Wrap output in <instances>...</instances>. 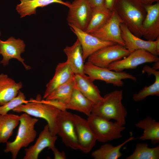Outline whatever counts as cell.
<instances>
[{
  "label": "cell",
  "mask_w": 159,
  "mask_h": 159,
  "mask_svg": "<svg viewBox=\"0 0 159 159\" xmlns=\"http://www.w3.org/2000/svg\"><path fill=\"white\" fill-rule=\"evenodd\" d=\"M112 10L133 34L143 37L142 24L146 12L140 0H116Z\"/></svg>",
  "instance_id": "6da1fadb"
},
{
  "label": "cell",
  "mask_w": 159,
  "mask_h": 159,
  "mask_svg": "<svg viewBox=\"0 0 159 159\" xmlns=\"http://www.w3.org/2000/svg\"><path fill=\"white\" fill-rule=\"evenodd\" d=\"M123 91L116 90L106 94L94 105L92 112L108 120L113 119L123 126L126 124L127 110L122 103Z\"/></svg>",
  "instance_id": "7a4b0ae2"
},
{
  "label": "cell",
  "mask_w": 159,
  "mask_h": 159,
  "mask_svg": "<svg viewBox=\"0 0 159 159\" xmlns=\"http://www.w3.org/2000/svg\"><path fill=\"white\" fill-rule=\"evenodd\" d=\"M42 97L38 94L35 99H31L27 102L22 104L12 110L14 112L26 113L36 117L41 118L46 121L51 134L57 135L56 120L61 111L55 107L41 101Z\"/></svg>",
  "instance_id": "3957f363"
},
{
  "label": "cell",
  "mask_w": 159,
  "mask_h": 159,
  "mask_svg": "<svg viewBox=\"0 0 159 159\" xmlns=\"http://www.w3.org/2000/svg\"><path fill=\"white\" fill-rule=\"evenodd\" d=\"M20 124L17 135L12 142L8 141L4 152L10 153L12 158L15 159L21 149L27 147L34 140L37 135L35 125L38 119L24 113L20 115Z\"/></svg>",
  "instance_id": "277c9868"
},
{
  "label": "cell",
  "mask_w": 159,
  "mask_h": 159,
  "mask_svg": "<svg viewBox=\"0 0 159 159\" xmlns=\"http://www.w3.org/2000/svg\"><path fill=\"white\" fill-rule=\"evenodd\" d=\"M97 141L105 143L120 138L125 127L116 122H113L92 113L87 119Z\"/></svg>",
  "instance_id": "5b68a950"
},
{
  "label": "cell",
  "mask_w": 159,
  "mask_h": 159,
  "mask_svg": "<svg viewBox=\"0 0 159 159\" xmlns=\"http://www.w3.org/2000/svg\"><path fill=\"white\" fill-rule=\"evenodd\" d=\"M84 72L93 81L95 80H102L107 84H111L119 87L123 85V80L130 79L135 81L137 80L135 76L127 73L112 71L87 62L85 63Z\"/></svg>",
  "instance_id": "8992f818"
},
{
  "label": "cell",
  "mask_w": 159,
  "mask_h": 159,
  "mask_svg": "<svg viewBox=\"0 0 159 159\" xmlns=\"http://www.w3.org/2000/svg\"><path fill=\"white\" fill-rule=\"evenodd\" d=\"M130 53L125 47L116 44L100 49L88 57L87 62L108 68L112 63L127 56Z\"/></svg>",
  "instance_id": "52a82bcc"
},
{
  "label": "cell",
  "mask_w": 159,
  "mask_h": 159,
  "mask_svg": "<svg viewBox=\"0 0 159 159\" xmlns=\"http://www.w3.org/2000/svg\"><path fill=\"white\" fill-rule=\"evenodd\" d=\"M57 135L62 138L66 146L74 150L79 149L73 114L67 110L61 111L56 120Z\"/></svg>",
  "instance_id": "ba28073f"
},
{
  "label": "cell",
  "mask_w": 159,
  "mask_h": 159,
  "mask_svg": "<svg viewBox=\"0 0 159 159\" xmlns=\"http://www.w3.org/2000/svg\"><path fill=\"white\" fill-rule=\"evenodd\" d=\"M68 8L67 18L68 24L85 31L92 11V8L88 0H74Z\"/></svg>",
  "instance_id": "9c48e42d"
},
{
  "label": "cell",
  "mask_w": 159,
  "mask_h": 159,
  "mask_svg": "<svg viewBox=\"0 0 159 159\" xmlns=\"http://www.w3.org/2000/svg\"><path fill=\"white\" fill-rule=\"evenodd\" d=\"M159 61L158 56L145 50L138 49L130 52L125 58L112 63L108 68L116 72H122L125 69H135L143 64Z\"/></svg>",
  "instance_id": "30bf717a"
},
{
  "label": "cell",
  "mask_w": 159,
  "mask_h": 159,
  "mask_svg": "<svg viewBox=\"0 0 159 159\" xmlns=\"http://www.w3.org/2000/svg\"><path fill=\"white\" fill-rule=\"evenodd\" d=\"M25 47L24 41L20 39L11 37L6 41L0 39V53L2 56L0 64L6 66L10 59H15L20 62L26 70L30 69L31 67L25 63V60L21 57V54L25 52Z\"/></svg>",
  "instance_id": "8fae6325"
},
{
  "label": "cell",
  "mask_w": 159,
  "mask_h": 159,
  "mask_svg": "<svg viewBox=\"0 0 159 159\" xmlns=\"http://www.w3.org/2000/svg\"><path fill=\"white\" fill-rule=\"evenodd\" d=\"M121 35L125 47L130 52L143 49L156 56L159 54V37L155 41L145 40L133 34L124 24H120Z\"/></svg>",
  "instance_id": "7c38bea8"
},
{
  "label": "cell",
  "mask_w": 159,
  "mask_h": 159,
  "mask_svg": "<svg viewBox=\"0 0 159 159\" xmlns=\"http://www.w3.org/2000/svg\"><path fill=\"white\" fill-rule=\"evenodd\" d=\"M121 19L112 10V14L107 22L99 29L90 34L102 40L112 42L125 47L121 35Z\"/></svg>",
  "instance_id": "4fadbf2b"
},
{
  "label": "cell",
  "mask_w": 159,
  "mask_h": 159,
  "mask_svg": "<svg viewBox=\"0 0 159 159\" xmlns=\"http://www.w3.org/2000/svg\"><path fill=\"white\" fill-rule=\"evenodd\" d=\"M79 149L85 153L95 146L96 138L87 120L79 115L73 114Z\"/></svg>",
  "instance_id": "5bb4252c"
},
{
  "label": "cell",
  "mask_w": 159,
  "mask_h": 159,
  "mask_svg": "<svg viewBox=\"0 0 159 159\" xmlns=\"http://www.w3.org/2000/svg\"><path fill=\"white\" fill-rule=\"evenodd\" d=\"M68 24L80 43L85 61L89 56L100 49L106 46L116 44L112 42L101 40L72 24Z\"/></svg>",
  "instance_id": "9a60e30c"
},
{
  "label": "cell",
  "mask_w": 159,
  "mask_h": 159,
  "mask_svg": "<svg viewBox=\"0 0 159 159\" xmlns=\"http://www.w3.org/2000/svg\"><path fill=\"white\" fill-rule=\"evenodd\" d=\"M144 6L146 14L142 24L143 36L147 40L154 41L159 37V2Z\"/></svg>",
  "instance_id": "2e32d148"
},
{
  "label": "cell",
  "mask_w": 159,
  "mask_h": 159,
  "mask_svg": "<svg viewBox=\"0 0 159 159\" xmlns=\"http://www.w3.org/2000/svg\"><path fill=\"white\" fill-rule=\"evenodd\" d=\"M57 138L56 135H52L49 130L47 124L40 133L35 144L28 148L25 149L23 159H37L40 153L45 148L52 150L55 146Z\"/></svg>",
  "instance_id": "e0dca14e"
},
{
  "label": "cell",
  "mask_w": 159,
  "mask_h": 159,
  "mask_svg": "<svg viewBox=\"0 0 159 159\" xmlns=\"http://www.w3.org/2000/svg\"><path fill=\"white\" fill-rule=\"evenodd\" d=\"M74 80L75 87L94 105L102 99L99 89L88 76L85 73L75 74Z\"/></svg>",
  "instance_id": "ac0fdd59"
},
{
  "label": "cell",
  "mask_w": 159,
  "mask_h": 159,
  "mask_svg": "<svg viewBox=\"0 0 159 159\" xmlns=\"http://www.w3.org/2000/svg\"><path fill=\"white\" fill-rule=\"evenodd\" d=\"M74 75L66 61L58 63L54 76L46 85L43 99H45L57 87L73 78Z\"/></svg>",
  "instance_id": "d6986e66"
},
{
  "label": "cell",
  "mask_w": 159,
  "mask_h": 159,
  "mask_svg": "<svg viewBox=\"0 0 159 159\" xmlns=\"http://www.w3.org/2000/svg\"><path fill=\"white\" fill-rule=\"evenodd\" d=\"M63 51L67 57L66 62L74 74H84L85 61L79 40L77 39L72 45L66 46Z\"/></svg>",
  "instance_id": "ffe728a7"
},
{
  "label": "cell",
  "mask_w": 159,
  "mask_h": 159,
  "mask_svg": "<svg viewBox=\"0 0 159 159\" xmlns=\"http://www.w3.org/2000/svg\"><path fill=\"white\" fill-rule=\"evenodd\" d=\"M22 87L21 82H16L7 74H0V106L16 97Z\"/></svg>",
  "instance_id": "44dd1931"
},
{
  "label": "cell",
  "mask_w": 159,
  "mask_h": 159,
  "mask_svg": "<svg viewBox=\"0 0 159 159\" xmlns=\"http://www.w3.org/2000/svg\"><path fill=\"white\" fill-rule=\"evenodd\" d=\"M21 3L17 5L16 9L20 15V18L27 15L36 14L38 7H43L53 3L64 5L68 7L71 3L62 0H20Z\"/></svg>",
  "instance_id": "7402d4cb"
},
{
  "label": "cell",
  "mask_w": 159,
  "mask_h": 159,
  "mask_svg": "<svg viewBox=\"0 0 159 159\" xmlns=\"http://www.w3.org/2000/svg\"><path fill=\"white\" fill-rule=\"evenodd\" d=\"M94 104L74 86L70 99L66 105L67 109L83 113L88 116L92 113Z\"/></svg>",
  "instance_id": "603a6c76"
},
{
  "label": "cell",
  "mask_w": 159,
  "mask_h": 159,
  "mask_svg": "<svg viewBox=\"0 0 159 159\" xmlns=\"http://www.w3.org/2000/svg\"><path fill=\"white\" fill-rule=\"evenodd\" d=\"M135 126L144 130L143 133L139 138L142 140H149L153 145L159 142V122L148 116L135 124Z\"/></svg>",
  "instance_id": "cb8c5ba5"
},
{
  "label": "cell",
  "mask_w": 159,
  "mask_h": 159,
  "mask_svg": "<svg viewBox=\"0 0 159 159\" xmlns=\"http://www.w3.org/2000/svg\"><path fill=\"white\" fill-rule=\"evenodd\" d=\"M20 116L9 114H0V143H6L18 125Z\"/></svg>",
  "instance_id": "d4e9b609"
},
{
  "label": "cell",
  "mask_w": 159,
  "mask_h": 159,
  "mask_svg": "<svg viewBox=\"0 0 159 159\" xmlns=\"http://www.w3.org/2000/svg\"><path fill=\"white\" fill-rule=\"evenodd\" d=\"M143 72H146L148 75H153L155 80L152 85L145 86L138 93L133 95L132 99L135 102L142 100L150 95L159 96V71L146 65L143 67Z\"/></svg>",
  "instance_id": "484cf974"
},
{
  "label": "cell",
  "mask_w": 159,
  "mask_h": 159,
  "mask_svg": "<svg viewBox=\"0 0 159 159\" xmlns=\"http://www.w3.org/2000/svg\"><path fill=\"white\" fill-rule=\"evenodd\" d=\"M134 139L133 137H131L116 146H113L109 143L104 144L99 149L93 151L91 155L95 159H117L122 154L120 152L122 147Z\"/></svg>",
  "instance_id": "4316f807"
},
{
  "label": "cell",
  "mask_w": 159,
  "mask_h": 159,
  "mask_svg": "<svg viewBox=\"0 0 159 159\" xmlns=\"http://www.w3.org/2000/svg\"><path fill=\"white\" fill-rule=\"evenodd\" d=\"M112 13L105 6L92 8V16L85 32L90 34L99 29L108 20Z\"/></svg>",
  "instance_id": "83f0119b"
},
{
  "label": "cell",
  "mask_w": 159,
  "mask_h": 159,
  "mask_svg": "<svg viewBox=\"0 0 159 159\" xmlns=\"http://www.w3.org/2000/svg\"><path fill=\"white\" fill-rule=\"evenodd\" d=\"M125 159H158L159 146L150 148L146 143H138L133 153Z\"/></svg>",
  "instance_id": "f1b7e54d"
},
{
  "label": "cell",
  "mask_w": 159,
  "mask_h": 159,
  "mask_svg": "<svg viewBox=\"0 0 159 159\" xmlns=\"http://www.w3.org/2000/svg\"><path fill=\"white\" fill-rule=\"evenodd\" d=\"M74 86V77L69 81L56 88L45 100H56L66 105L70 99Z\"/></svg>",
  "instance_id": "f546056e"
},
{
  "label": "cell",
  "mask_w": 159,
  "mask_h": 159,
  "mask_svg": "<svg viewBox=\"0 0 159 159\" xmlns=\"http://www.w3.org/2000/svg\"><path fill=\"white\" fill-rule=\"evenodd\" d=\"M29 101L26 100L24 93L19 91L16 97L4 105L0 106V114H6L11 110Z\"/></svg>",
  "instance_id": "4dcf8cb0"
},
{
  "label": "cell",
  "mask_w": 159,
  "mask_h": 159,
  "mask_svg": "<svg viewBox=\"0 0 159 159\" xmlns=\"http://www.w3.org/2000/svg\"><path fill=\"white\" fill-rule=\"evenodd\" d=\"M41 101L44 103L51 105L61 111L67 110L66 105L62 102L56 100H47L42 99Z\"/></svg>",
  "instance_id": "1f68e13d"
},
{
  "label": "cell",
  "mask_w": 159,
  "mask_h": 159,
  "mask_svg": "<svg viewBox=\"0 0 159 159\" xmlns=\"http://www.w3.org/2000/svg\"><path fill=\"white\" fill-rule=\"evenodd\" d=\"M52 150L54 154V159H65L66 158L65 153L63 151L61 152L55 147Z\"/></svg>",
  "instance_id": "d6a6232c"
},
{
  "label": "cell",
  "mask_w": 159,
  "mask_h": 159,
  "mask_svg": "<svg viewBox=\"0 0 159 159\" xmlns=\"http://www.w3.org/2000/svg\"><path fill=\"white\" fill-rule=\"evenodd\" d=\"M88 1L92 8L105 6L104 0H88Z\"/></svg>",
  "instance_id": "836d02e7"
},
{
  "label": "cell",
  "mask_w": 159,
  "mask_h": 159,
  "mask_svg": "<svg viewBox=\"0 0 159 159\" xmlns=\"http://www.w3.org/2000/svg\"><path fill=\"white\" fill-rule=\"evenodd\" d=\"M116 0H104V5L107 9L112 11Z\"/></svg>",
  "instance_id": "e575fe53"
},
{
  "label": "cell",
  "mask_w": 159,
  "mask_h": 159,
  "mask_svg": "<svg viewBox=\"0 0 159 159\" xmlns=\"http://www.w3.org/2000/svg\"><path fill=\"white\" fill-rule=\"evenodd\" d=\"M145 5H150L155 2H159V0H140Z\"/></svg>",
  "instance_id": "d590c367"
},
{
  "label": "cell",
  "mask_w": 159,
  "mask_h": 159,
  "mask_svg": "<svg viewBox=\"0 0 159 159\" xmlns=\"http://www.w3.org/2000/svg\"><path fill=\"white\" fill-rule=\"evenodd\" d=\"M152 68L155 70H158L159 68V61L155 62Z\"/></svg>",
  "instance_id": "8d00e7d4"
},
{
  "label": "cell",
  "mask_w": 159,
  "mask_h": 159,
  "mask_svg": "<svg viewBox=\"0 0 159 159\" xmlns=\"http://www.w3.org/2000/svg\"><path fill=\"white\" fill-rule=\"evenodd\" d=\"M1 31H0V37L1 36Z\"/></svg>",
  "instance_id": "74e56055"
}]
</instances>
